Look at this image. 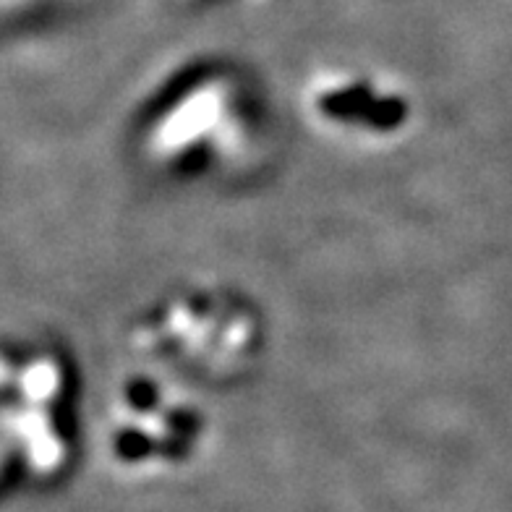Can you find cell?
<instances>
[{"label":"cell","instance_id":"1","mask_svg":"<svg viewBox=\"0 0 512 512\" xmlns=\"http://www.w3.org/2000/svg\"><path fill=\"white\" fill-rule=\"evenodd\" d=\"M324 113L335 118H348V121H364L371 126H395L403 121L405 108L398 100H377L364 89H345V92H332L322 100Z\"/></svg>","mask_w":512,"mask_h":512}]
</instances>
